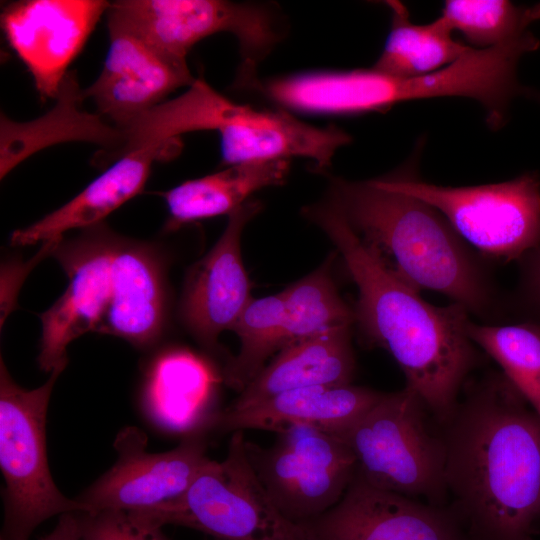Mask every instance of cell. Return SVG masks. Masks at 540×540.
Returning a JSON list of instances; mask_svg holds the SVG:
<instances>
[{
    "label": "cell",
    "instance_id": "6da1fadb",
    "mask_svg": "<svg viewBox=\"0 0 540 540\" xmlns=\"http://www.w3.org/2000/svg\"><path fill=\"white\" fill-rule=\"evenodd\" d=\"M464 388V399L440 424L452 512L474 540H534L540 536V417L502 372Z\"/></svg>",
    "mask_w": 540,
    "mask_h": 540
},
{
    "label": "cell",
    "instance_id": "7a4b0ae2",
    "mask_svg": "<svg viewBox=\"0 0 540 540\" xmlns=\"http://www.w3.org/2000/svg\"><path fill=\"white\" fill-rule=\"evenodd\" d=\"M303 214L333 242L356 284L354 322L366 343L388 351L406 387L439 424L446 421L481 361L465 330L469 312L456 303L438 307L422 299L420 291L380 263L325 199L307 206Z\"/></svg>",
    "mask_w": 540,
    "mask_h": 540
},
{
    "label": "cell",
    "instance_id": "3957f363",
    "mask_svg": "<svg viewBox=\"0 0 540 540\" xmlns=\"http://www.w3.org/2000/svg\"><path fill=\"white\" fill-rule=\"evenodd\" d=\"M363 245L395 277L432 290L469 314L498 321L510 309L474 252L434 207L379 179L333 178L325 198Z\"/></svg>",
    "mask_w": 540,
    "mask_h": 540
},
{
    "label": "cell",
    "instance_id": "277c9868",
    "mask_svg": "<svg viewBox=\"0 0 540 540\" xmlns=\"http://www.w3.org/2000/svg\"><path fill=\"white\" fill-rule=\"evenodd\" d=\"M213 130L220 137L225 166L305 157L324 171L351 136L330 125L316 127L284 109L260 110L238 104L196 78L179 96L165 100L123 129L125 150L163 148L181 134Z\"/></svg>",
    "mask_w": 540,
    "mask_h": 540
},
{
    "label": "cell",
    "instance_id": "5b68a950",
    "mask_svg": "<svg viewBox=\"0 0 540 540\" xmlns=\"http://www.w3.org/2000/svg\"><path fill=\"white\" fill-rule=\"evenodd\" d=\"M245 443L243 431L233 432L225 458L208 459L180 496L127 512L146 526L174 524L219 540H307L303 526L288 520L272 501Z\"/></svg>",
    "mask_w": 540,
    "mask_h": 540
},
{
    "label": "cell",
    "instance_id": "8992f818",
    "mask_svg": "<svg viewBox=\"0 0 540 540\" xmlns=\"http://www.w3.org/2000/svg\"><path fill=\"white\" fill-rule=\"evenodd\" d=\"M427 407L405 387L382 398L336 435L349 447L356 475L369 485L438 505L448 495L445 446L431 431ZM335 434V433H334Z\"/></svg>",
    "mask_w": 540,
    "mask_h": 540
},
{
    "label": "cell",
    "instance_id": "52a82bcc",
    "mask_svg": "<svg viewBox=\"0 0 540 540\" xmlns=\"http://www.w3.org/2000/svg\"><path fill=\"white\" fill-rule=\"evenodd\" d=\"M420 150L397 173L380 178L383 184L434 207L487 261H519L540 245L539 174L477 186L435 185L417 177Z\"/></svg>",
    "mask_w": 540,
    "mask_h": 540
},
{
    "label": "cell",
    "instance_id": "ba28073f",
    "mask_svg": "<svg viewBox=\"0 0 540 540\" xmlns=\"http://www.w3.org/2000/svg\"><path fill=\"white\" fill-rule=\"evenodd\" d=\"M64 368L54 369L40 387L26 390L0 360V468L5 481L0 540H29L50 517L84 512L75 499L57 488L46 453L48 404Z\"/></svg>",
    "mask_w": 540,
    "mask_h": 540
},
{
    "label": "cell",
    "instance_id": "9c48e42d",
    "mask_svg": "<svg viewBox=\"0 0 540 540\" xmlns=\"http://www.w3.org/2000/svg\"><path fill=\"white\" fill-rule=\"evenodd\" d=\"M107 27L134 34L164 57L187 63L192 47L220 32L239 44V85L255 80L257 65L279 40L271 13L253 4L223 0H117L110 2Z\"/></svg>",
    "mask_w": 540,
    "mask_h": 540
},
{
    "label": "cell",
    "instance_id": "30bf717a",
    "mask_svg": "<svg viewBox=\"0 0 540 540\" xmlns=\"http://www.w3.org/2000/svg\"><path fill=\"white\" fill-rule=\"evenodd\" d=\"M251 465L279 511L298 525L319 517L343 497L357 472L336 434L309 424L276 433L267 447L246 440Z\"/></svg>",
    "mask_w": 540,
    "mask_h": 540
},
{
    "label": "cell",
    "instance_id": "8fae6325",
    "mask_svg": "<svg viewBox=\"0 0 540 540\" xmlns=\"http://www.w3.org/2000/svg\"><path fill=\"white\" fill-rule=\"evenodd\" d=\"M278 105L319 114L383 112L395 104L434 97H468L474 87L470 69L455 62L419 78L405 79L374 68L308 72L251 84Z\"/></svg>",
    "mask_w": 540,
    "mask_h": 540
},
{
    "label": "cell",
    "instance_id": "7c38bea8",
    "mask_svg": "<svg viewBox=\"0 0 540 540\" xmlns=\"http://www.w3.org/2000/svg\"><path fill=\"white\" fill-rule=\"evenodd\" d=\"M116 239L100 223L84 229L75 239H61L53 250L69 283L55 303L40 315L38 364L43 371L66 367L68 345L87 332H98L111 298Z\"/></svg>",
    "mask_w": 540,
    "mask_h": 540
},
{
    "label": "cell",
    "instance_id": "4fadbf2b",
    "mask_svg": "<svg viewBox=\"0 0 540 540\" xmlns=\"http://www.w3.org/2000/svg\"><path fill=\"white\" fill-rule=\"evenodd\" d=\"M147 437L136 427L121 430L114 441L115 464L75 500L84 512L137 510L180 496L209 459L205 432L184 436L175 448L146 450Z\"/></svg>",
    "mask_w": 540,
    "mask_h": 540
},
{
    "label": "cell",
    "instance_id": "5bb4252c",
    "mask_svg": "<svg viewBox=\"0 0 540 540\" xmlns=\"http://www.w3.org/2000/svg\"><path fill=\"white\" fill-rule=\"evenodd\" d=\"M110 2L105 0H20L5 5V37L31 74L42 101L55 99Z\"/></svg>",
    "mask_w": 540,
    "mask_h": 540
},
{
    "label": "cell",
    "instance_id": "9a60e30c",
    "mask_svg": "<svg viewBox=\"0 0 540 540\" xmlns=\"http://www.w3.org/2000/svg\"><path fill=\"white\" fill-rule=\"evenodd\" d=\"M459 523L452 511L355 475L337 504L302 526L307 540H465Z\"/></svg>",
    "mask_w": 540,
    "mask_h": 540
},
{
    "label": "cell",
    "instance_id": "2e32d148",
    "mask_svg": "<svg viewBox=\"0 0 540 540\" xmlns=\"http://www.w3.org/2000/svg\"><path fill=\"white\" fill-rule=\"evenodd\" d=\"M260 210L259 201L248 200L229 214L218 241L187 276L182 318L198 341L209 349L217 346L223 331L233 329L252 300L242 261L241 236Z\"/></svg>",
    "mask_w": 540,
    "mask_h": 540
},
{
    "label": "cell",
    "instance_id": "e0dca14e",
    "mask_svg": "<svg viewBox=\"0 0 540 540\" xmlns=\"http://www.w3.org/2000/svg\"><path fill=\"white\" fill-rule=\"evenodd\" d=\"M108 34L102 70L83 92L97 113L117 128L195 81L187 63L164 57L134 34L115 27H108Z\"/></svg>",
    "mask_w": 540,
    "mask_h": 540
},
{
    "label": "cell",
    "instance_id": "ac0fdd59",
    "mask_svg": "<svg viewBox=\"0 0 540 540\" xmlns=\"http://www.w3.org/2000/svg\"><path fill=\"white\" fill-rule=\"evenodd\" d=\"M383 395L352 384L294 389L245 408H225L215 415L209 430L233 433L254 429L278 433L295 424H309L337 434L364 415Z\"/></svg>",
    "mask_w": 540,
    "mask_h": 540
},
{
    "label": "cell",
    "instance_id": "d6986e66",
    "mask_svg": "<svg viewBox=\"0 0 540 540\" xmlns=\"http://www.w3.org/2000/svg\"><path fill=\"white\" fill-rule=\"evenodd\" d=\"M164 322L163 268L156 251L144 243L117 236L111 298L97 333L147 347L158 340Z\"/></svg>",
    "mask_w": 540,
    "mask_h": 540
},
{
    "label": "cell",
    "instance_id": "ffe728a7",
    "mask_svg": "<svg viewBox=\"0 0 540 540\" xmlns=\"http://www.w3.org/2000/svg\"><path fill=\"white\" fill-rule=\"evenodd\" d=\"M84 92L75 71H69L46 114L27 122H16L6 115L0 118V177L32 154L64 142H89L105 149L101 160L111 161L122 148L124 139L119 128L98 113L83 108Z\"/></svg>",
    "mask_w": 540,
    "mask_h": 540
},
{
    "label": "cell",
    "instance_id": "44dd1931",
    "mask_svg": "<svg viewBox=\"0 0 540 540\" xmlns=\"http://www.w3.org/2000/svg\"><path fill=\"white\" fill-rule=\"evenodd\" d=\"M354 370L351 326L334 328L282 348L226 408H245L299 388L348 385Z\"/></svg>",
    "mask_w": 540,
    "mask_h": 540
},
{
    "label": "cell",
    "instance_id": "7402d4cb",
    "mask_svg": "<svg viewBox=\"0 0 540 540\" xmlns=\"http://www.w3.org/2000/svg\"><path fill=\"white\" fill-rule=\"evenodd\" d=\"M162 148L143 147L117 158L80 193L31 225L15 230L14 246L62 239L73 229H87L102 221L144 188L152 163Z\"/></svg>",
    "mask_w": 540,
    "mask_h": 540
},
{
    "label": "cell",
    "instance_id": "603a6c76",
    "mask_svg": "<svg viewBox=\"0 0 540 540\" xmlns=\"http://www.w3.org/2000/svg\"><path fill=\"white\" fill-rule=\"evenodd\" d=\"M219 378L200 356L168 350L153 362L146 380L144 404L160 427L184 436L209 431L217 413L211 406Z\"/></svg>",
    "mask_w": 540,
    "mask_h": 540
},
{
    "label": "cell",
    "instance_id": "cb8c5ba5",
    "mask_svg": "<svg viewBox=\"0 0 540 540\" xmlns=\"http://www.w3.org/2000/svg\"><path fill=\"white\" fill-rule=\"evenodd\" d=\"M289 159L231 165L219 172L187 180L162 193L169 217L166 231L184 224L231 214L255 192L282 185L289 173Z\"/></svg>",
    "mask_w": 540,
    "mask_h": 540
},
{
    "label": "cell",
    "instance_id": "d4e9b609",
    "mask_svg": "<svg viewBox=\"0 0 540 540\" xmlns=\"http://www.w3.org/2000/svg\"><path fill=\"white\" fill-rule=\"evenodd\" d=\"M385 4L391 11V26L382 53L372 67L375 70L393 77L419 78L442 70L473 49L454 39L441 16L418 25L411 22L400 1Z\"/></svg>",
    "mask_w": 540,
    "mask_h": 540
},
{
    "label": "cell",
    "instance_id": "484cf974",
    "mask_svg": "<svg viewBox=\"0 0 540 540\" xmlns=\"http://www.w3.org/2000/svg\"><path fill=\"white\" fill-rule=\"evenodd\" d=\"M465 330L540 417V323L479 324L469 318Z\"/></svg>",
    "mask_w": 540,
    "mask_h": 540
},
{
    "label": "cell",
    "instance_id": "4316f807",
    "mask_svg": "<svg viewBox=\"0 0 540 540\" xmlns=\"http://www.w3.org/2000/svg\"><path fill=\"white\" fill-rule=\"evenodd\" d=\"M328 259L281 291L285 307L284 346L334 328L351 326L354 312L341 298Z\"/></svg>",
    "mask_w": 540,
    "mask_h": 540
},
{
    "label": "cell",
    "instance_id": "83f0119b",
    "mask_svg": "<svg viewBox=\"0 0 540 540\" xmlns=\"http://www.w3.org/2000/svg\"><path fill=\"white\" fill-rule=\"evenodd\" d=\"M232 331L240 340L238 354L223 372L224 382L241 392L285 343V307L281 292L252 299Z\"/></svg>",
    "mask_w": 540,
    "mask_h": 540
},
{
    "label": "cell",
    "instance_id": "f1b7e54d",
    "mask_svg": "<svg viewBox=\"0 0 540 540\" xmlns=\"http://www.w3.org/2000/svg\"><path fill=\"white\" fill-rule=\"evenodd\" d=\"M441 17L470 47L490 49L531 32L529 26L540 19V2L518 6L506 0H448Z\"/></svg>",
    "mask_w": 540,
    "mask_h": 540
},
{
    "label": "cell",
    "instance_id": "f546056e",
    "mask_svg": "<svg viewBox=\"0 0 540 540\" xmlns=\"http://www.w3.org/2000/svg\"><path fill=\"white\" fill-rule=\"evenodd\" d=\"M82 540H169L161 528L135 521L126 510L79 512Z\"/></svg>",
    "mask_w": 540,
    "mask_h": 540
},
{
    "label": "cell",
    "instance_id": "4dcf8cb0",
    "mask_svg": "<svg viewBox=\"0 0 540 540\" xmlns=\"http://www.w3.org/2000/svg\"><path fill=\"white\" fill-rule=\"evenodd\" d=\"M520 278L510 309L521 314L524 321L540 323V245L521 260Z\"/></svg>",
    "mask_w": 540,
    "mask_h": 540
},
{
    "label": "cell",
    "instance_id": "1f68e13d",
    "mask_svg": "<svg viewBox=\"0 0 540 540\" xmlns=\"http://www.w3.org/2000/svg\"><path fill=\"white\" fill-rule=\"evenodd\" d=\"M40 540H82L79 512L60 515L54 529Z\"/></svg>",
    "mask_w": 540,
    "mask_h": 540
},
{
    "label": "cell",
    "instance_id": "d6a6232c",
    "mask_svg": "<svg viewBox=\"0 0 540 540\" xmlns=\"http://www.w3.org/2000/svg\"><path fill=\"white\" fill-rule=\"evenodd\" d=\"M522 95H525L531 99H534L535 101L540 103V91L524 87Z\"/></svg>",
    "mask_w": 540,
    "mask_h": 540
}]
</instances>
